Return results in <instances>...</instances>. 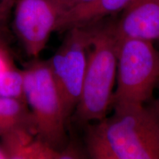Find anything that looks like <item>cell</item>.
Wrapping results in <instances>:
<instances>
[{
    "mask_svg": "<svg viewBox=\"0 0 159 159\" xmlns=\"http://www.w3.org/2000/svg\"><path fill=\"white\" fill-rule=\"evenodd\" d=\"M85 125L84 142L92 159H159V122L146 105L113 109Z\"/></svg>",
    "mask_w": 159,
    "mask_h": 159,
    "instance_id": "obj_1",
    "label": "cell"
},
{
    "mask_svg": "<svg viewBox=\"0 0 159 159\" xmlns=\"http://www.w3.org/2000/svg\"><path fill=\"white\" fill-rule=\"evenodd\" d=\"M111 17L85 25L90 33L88 63L80 99L71 118L83 127L105 118L111 109L119 44Z\"/></svg>",
    "mask_w": 159,
    "mask_h": 159,
    "instance_id": "obj_2",
    "label": "cell"
},
{
    "mask_svg": "<svg viewBox=\"0 0 159 159\" xmlns=\"http://www.w3.org/2000/svg\"><path fill=\"white\" fill-rule=\"evenodd\" d=\"M25 95L36 136L55 150L69 142L70 124L61 92L47 61L32 59L23 69Z\"/></svg>",
    "mask_w": 159,
    "mask_h": 159,
    "instance_id": "obj_3",
    "label": "cell"
},
{
    "mask_svg": "<svg viewBox=\"0 0 159 159\" xmlns=\"http://www.w3.org/2000/svg\"><path fill=\"white\" fill-rule=\"evenodd\" d=\"M116 84L111 109L145 105L152 100L159 84V50L153 43L130 39L119 41Z\"/></svg>",
    "mask_w": 159,
    "mask_h": 159,
    "instance_id": "obj_4",
    "label": "cell"
},
{
    "mask_svg": "<svg viewBox=\"0 0 159 159\" xmlns=\"http://www.w3.org/2000/svg\"><path fill=\"white\" fill-rule=\"evenodd\" d=\"M63 42L48 61L69 122L80 99L88 63L90 33L87 25L65 32Z\"/></svg>",
    "mask_w": 159,
    "mask_h": 159,
    "instance_id": "obj_5",
    "label": "cell"
},
{
    "mask_svg": "<svg viewBox=\"0 0 159 159\" xmlns=\"http://www.w3.org/2000/svg\"><path fill=\"white\" fill-rule=\"evenodd\" d=\"M61 14L57 0L16 1L13 28L32 59L43 51Z\"/></svg>",
    "mask_w": 159,
    "mask_h": 159,
    "instance_id": "obj_6",
    "label": "cell"
},
{
    "mask_svg": "<svg viewBox=\"0 0 159 159\" xmlns=\"http://www.w3.org/2000/svg\"><path fill=\"white\" fill-rule=\"evenodd\" d=\"M118 41L159 42V0H133L114 21Z\"/></svg>",
    "mask_w": 159,
    "mask_h": 159,
    "instance_id": "obj_7",
    "label": "cell"
},
{
    "mask_svg": "<svg viewBox=\"0 0 159 159\" xmlns=\"http://www.w3.org/2000/svg\"><path fill=\"white\" fill-rule=\"evenodd\" d=\"M133 0H91L75 6L60 15L55 32L65 33L71 27L87 25L121 13Z\"/></svg>",
    "mask_w": 159,
    "mask_h": 159,
    "instance_id": "obj_8",
    "label": "cell"
},
{
    "mask_svg": "<svg viewBox=\"0 0 159 159\" xmlns=\"http://www.w3.org/2000/svg\"><path fill=\"white\" fill-rule=\"evenodd\" d=\"M0 117L24 125L35 134L31 112L25 101L0 96Z\"/></svg>",
    "mask_w": 159,
    "mask_h": 159,
    "instance_id": "obj_9",
    "label": "cell"
},
{
    "mask_svg": "<svg viewBox=\"0 0 159 159\" xmlns=\"http://www.w3.org/2000/svg\"><path fill=\"white\" fill-rule=\"evenodd\" d=\"M0 96L26 102L23 69L13 65L0 72Z\"/></svg>",
    "mask_w": 159,
    "mask_h": 159,
    "instance_id": "obj_10",
    "label": "cell"
},
{
    "mask_svg": "<svg viewBox=\"0 0 159 159\" xmlns=\"http://www.w3.org/2000/svg\"><path fill=\"white\" fill-rule=\"evenodd\" d=\"M24 130L32 131L30 129L14 121L0 117V139L2 142L11 139V137L16 136Z\"/></svg>",
    "mask_w": 159,
    "mask_h": 159,
    "instance_id": "obj_11",
    "label": "cell"
},
{
    "mask_svg": "<svg viewBox=\"0 0 159 159\" xmlns=\"http://www.w3.org/2000/svg\"><path fill=\"white\" fill-rule=\"evenodd\" d=\"M89 158L85 148H82L75 141L68 142L66 147L60 151V159H79Z\"/></svg>",
    "mask_w": 159,
    "mask_h": 159,
    "instance_id": "obj_12",
    "label": "cell"
},
{
    "mask_svg": "<svg viewBox=\"0 0 159 159\" xmlns=\"http://www.w3.org/2000/svg\"><path fill=\"white\" fill-rule=\"evenodd\" d=\"M16 0H0V25L5 26Z\"/></svg>",
    "mask_w": 159,
    "mask_h": 159,
    "instance_id": "obj_13",
    "label": "cell"
},
{
    "mask_svg": "<svg viewBox=\"0 0 159 159\" xmlns=\"http://www.w3.org/2000/svg\"><path fill=\"white\" fill-rule=\"evenodd\" d=\"M14 64L9 54L7 45L0 43V72L12 66Z\"/></svg>",
    "mask_w": 159,
    "mask_h": 159,
    "instance_id": "obj_14",
    "label": "cell"
},
{
    "mask_svg": "<svg viewBox=\"0 0 159 159\" xmlns=\"http://www.w3.org/2000/svg\"><path fill=\"white\" fill-rule=\"evenodd\" d=\"M90 1L91 0H57L60 8H61V13L75 6L88 2Z\"/></svg>",
    "mask_w": 159,
    "mask_h": 159,
    "instance_id": "obj_15",
    "label": "cell"
},
{
    "mask_svg": "<svg viewBox=\"0 0 159 159\" xmlns=\"http://www.w3.org/2000/svg\"><path fill=\"white\" fill-rule=\"evenodd\" d=\"M10 41L9 32L7 30L5 26L0 25V43L8 44Z\"/></svg>",
    "mask_w": 159,
    "mask_h": 159,
    "instance_id": "obj_16",
    "label": "cell"
},
{
    "mask_svg": "<svg viewBox=\"0 0 159 159\" xmlns=\"http://www.w3.org/2000/svg\"><path fill=\"white\" fill-rule=\"evenodd\" d=\"M157 89H158L159 91V84ZM149 106H150V108L153 111V112L155 113V114H156L157 119H158L159 122V94H158V97H157L156 99L151 101V103Z\"/></svg>",
    "mask_w": 159,
    "mask_h": 159,
    "instance_id": "obj_17",
    "label": "cell"
},
{
    "mask_svg": "<svg viewBox=\"0 0 159 159\" xmlns=\"http://www.w3.org/2000/svg\"><path fill=\"white\" fill-rule=\"evenodd\" d=\"M8 156H7V152L3 148L2 145L0 144V159H7Z\"/></svg>",
    "mask_w": 159,
    "mask_h": 159,
    "instance_id": "obj_18",
    "label": "cell"
}]
</instances>
